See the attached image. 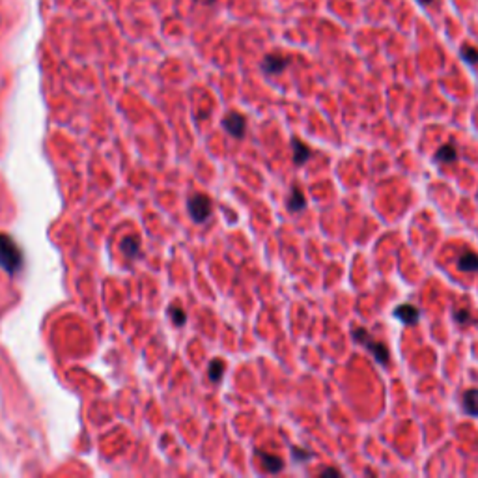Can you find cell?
<instances>
[{"label":"cell","mask_w":478,"mask_h":478,"mask_svg":"<svg viewBox=\"0 0 478 478\" xmlns=\"http://www.w3.org/2000/svg\"><path fill=\"white\" fill-rule=\"evenodd\" d=\"M0 267L8 271L9 275H15L23 267V252L6 234H0Z\"/></svg>","instance_id":"1"},{"label":"cell","mask_w":478,"mask_h":478,"mask_svg":"<svg viewBox=\"0 0 478 478\" xmlns=\"http://www.w3.org/2000/svg\"><path fill=\"white\" fill-rule=\"evenodd\" d=\"M351 336H353V340L357 342V344H361V346H365L370 353L373 355V359L379 363L381 366H387L389 365V349L385 348L381 342L373 340L372 336H370V332L366 331L365 327H355L353 331H351Z\"/></svg>","instance_id":"2"},{"label":"cell","mask_w":478,"mask_h":478,"mask_svg":"<svg viewBox=\"0 0 478 478\" xmlns=\"http://www.w3.org/2000/svg\"><path fill=\"white\" fill-rule=\"evenodd\" d=\"M187 210H189V215L193 217V220L204 222L211 215V200L206 195L191 196L187 200Z\"/></svg>","instance_id":"3"},{"label":"cell","mask_w":478,"mask_h":478,"mask_svg":"<svg viewBox=\"0 0 478 478\" xmlns=\"http://www.w3.org/2000/svg\"><path fill=\"white\" fill-rule=\"evenodd\" d=\"M394 318L400 319L404 325H415L419 323V319H421V312H419V308L413 307V305L404 303V305L394 308Z\"/></svg>","instance_id":"4"},{"label":"cell","mask_w":478,"mask_h":478,"mask_svg":"<svg viewBox=\"0 0 478 478\" xmlns=\"http://www.w3.org/2000/svg\"><path fill=\"white\" fill-rule=\"evenodd\" d=\"M222 125H224V129L230 133V135H234V137L241 138L245 133V127H247V123H245V118L241 116V114L237 112H230L224 116V120H222Z\"/></svg>","instance_id":"5"},{"label":"cell","mask_w":478,"mask_h":478,"mask_svg":"<svg viewBox=\"0 0 478 478\" xmlns=\"http://www.w3.org/2000/svg\"><path fill=\"white\" fill-rule=\"evenodd\" d=\"M288 64H290L288 58L278 56V54H269V56L264 58L262 69H264L267 75H278V73H282L284 69L288 67Z\"/></svg>","instance_id":"6"},{"label":"cell","mask_w":478,"mask_h":478,"mask_svg":"<svg viewBox=\"0 0 478 478\" xmlns=\"http://www.w3.org/2000/svg\"><path fill=\"white\" fill-rule=\"evenodd\" d=\"M292 148H293V162L299 166V164H305V162L312 157V150L301 142L299 138H292Z\"/></svg>","instance_id":"7"},{"label":"cell","mask_w":478,"mask_h":478,"mask_svg":"<svg viewBox=\"0 0 478 478\" xmlns=\"http://www.w3.org/2000/svg\"><path fill=\"white\" fill-rule=\"evenodd\" d=\"M463 411L471 417H478V389H467L462 398Z\"/></svg>","instance_id":"8"},{"label":"cell","mask_w":478,"mask_h":478,"mask_svg":"<svg viewBox=\"0 0 478 478\" xmlns=\"http://www.w3.org/2000/svg\"><path fill=\"white\" fill-rule=\"evenodd\" d=\"M458 269L465 273H477L478 271V254L475 252H462L458 256Z\"/></svg>","instance_id":"9"},{"label":"cell","mask_w":478,"mask_h":478,"mask_svg":"<svg viewBox=\"0 0 478 478\" xmlns=\"http://www.w3.org/2000/svg\"><path fill=\"white\" fill-rule=\"evenodd\" d=\"M260 462H262V467L267 471V473H280L284 467V462L275 456V454H267V452H258Z\"/></svg>","instance_id":"10"},{"label":"cell","mask_w":478,"mask_h":478,"mask_svg":"<svg viewBox=\"0 0 478 478\" xmlns=\"http://www.w3.org/2000/svg\"><path fill=\"white\" fill-rule=\"evenodd\" d=\"M307 208V200H305V195L297 185L292 187V195L288 198V210L292 213H297V211L305 210Z\"/></svg>","instance_id":"11"},{"label":"cell","mask_w":478,"mask_h":478,"mask_svg":"<svg viewBox=\"0 0 478 478\" xmlns=\"http://www.w3.org/2000/svg\"><path fill=\"white\" fill-rule=\"evenodd\" d=\"M435 161L437 162H446V164H452L458 161V152L454 144H443L439 146V150L435 152Z\"/></svg>","instance_id":"12"},{"label":"cell","mask_w":478,"mask_h":478,"mask_svg":"<svg viewBox=\"0 0 478 478\" xmlns=\"http://www.w3.org/2000/svg\"><path fill=\"white\" fill-rule=\"evenodd\" d=\"M122 251L127 258H135L140 251V243H138L135 237H125L122 241Z\"/></svg>","instance_id":"13"},{"label":"cell","mask_w":478,"mask_h":478,"mask_svg":"<svg viewBox=\"0 0 478 478\" xmlns=\"http://www.w3.org/2000/svg\"><path fill=\"white\" fill-rule=\"evenodd\" d=\"M454 321H458L460 325H471L475 319L471 316L469 308H454Z\"/></svg>","instance_id":"14"},{"label":"cell","mask_w":478,"mask_h":478,"mask_svg":"<svg viewBox=\"0 0 478 478\" xmlns=\"http://www.w3.org/2000/svg\"><path fill=\"white\" fill-rule=\"evenodd\" d=\"M222 372H224V363H222L220 359H215V361L210 365V370H208V373H210V379L211 381H219L220 377H222Z\"/></svg>","instance_id":"15"},{"label":"cell","mask_w":478,"mask_h":478,"mask_svg":"<svg viewBox=\"0 0 478 478\" xmlns=\"http://www.w3.org/2000/svg\"><path fill=\"white\" fill-rule=\"evenodd\" d=\"M168 314H170L172 321L178 325V327H181V325L185 323L187 316H185V312H183V308H179V307H176V305H174V307L168 308Z\"/></svg>","instance_id":"16"},{"label":"cell","mask_w":478,"mask_h":478,"mask_svg":"<svg viewBox=\"0 0 478 478\" xmlns=\"http://www.w3.org/2000/svg\"><path fill=\"white\" fill-rule=\"evenodd\" d=\"M462 58L471 65L478 64V49H475V47H469V45H467V47H463V49H462Z\"/></svg>","instance_id":"17"},{"label":"cell","mask_w":478,"mask_h":478,"mask_svg":"<svg viewBox=\"0 0 478 478\" xmlns=\"http://www.w3.org/2000/svg\"><path fill=\"white\" fill-rule=\"evenodd\" d=\"M292 456L295 462H308V460L312 458V452L301 450V448H292Z\"/></svg>","instance_id":"18"},{"label":"cell","mask_w":478,"mask_h":478,"mask_svg":"<svg viewBox=\"0 0 478 478\" xmlns=\"http://www.w3.org/2000/svg\"><path fill=\"white\" fill-rule=\"evenodd\" d=\"M321 477H340V471L329 467V469H323V471H321Z\"/></svg>","instance_id":"19"},{"label":"cell","mask_w":478,"mask_h":478,"mask_svg":"<svg viewBox=\"0 0 478 478\" xmlns=\"http://www.w3.org/2000/svg\"><path fill=\"white\" fill-rule=\"evenodd\" d=\"M419 2H421L422 6H428L429 2H433V0H419Z\"/></svg>","instance_id":"20"},{"label":"cell","mask_w":478,"mask_h":478,"mask_svg":"<svg viewBox=\"0 0 478 478\" xmlns=\"http://www.w3.org/2000/svg\"><path fill=\"white\" fill-rule=\"evenodd\" d=\"M206 2H208V4H211V2H215V0H206Z\"/></svg>","instance_id":"21"}]
</instances>
